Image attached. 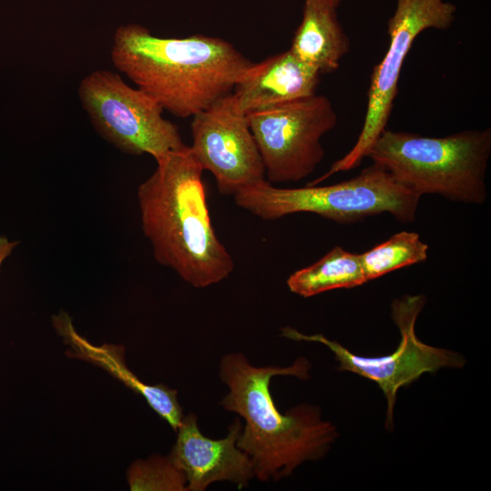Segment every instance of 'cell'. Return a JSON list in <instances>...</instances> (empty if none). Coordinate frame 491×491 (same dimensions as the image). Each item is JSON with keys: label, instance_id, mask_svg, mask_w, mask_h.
I'll list each match as a JSON object with an SVG mask.
<instances>
[{"label": "cell", "instance_id": "6", "mask_svg": "<svg viewBox=\"0 0 491 491\" xmlns=\"http://www.w3.org/2000/svg\"><path fill=\"white\" fill-rule=\"evenodd\" d=\"M77 95L95 132L125 154L156 159L186 145L161 105L115 71L93 70L80 81Z\"/></svg>", "mask_w": 491, "mask_h": 491}, {"label": "cell", "instance_id": "14", "mask_svg": "<svg viewBox=\"0 0 491 491\" xmlns=\"http://www.w3.org/2000/svg\"><path fill=\"white\" fill-rule=\"evenodd\" d=\"M336 8L305 3L302 21L289 50L320 75L336 71L349 51Z\"/></svg>", "mask_w": 491, "mask_h": 491}, {"label": "cell", "instance_id": "4", "mask_svg": "<svg viewBox=\"0 0 491 491\" xmlns=\"http://www.w3.org/2000/svg\"><path fill=\"white\" fill-rule=\"evenodd\" d=\"M491 129L466 130L443 137L385 129L366 154L419 195H439L473 205L485 203Z\"/></svg>", "mask_w": 491, "mask_h": 491}, {"label": "cell", "instance_id": "5", "mask_svg": "<svg viewBox=\"0 0 491 491\" xmlns=\"http://www.w3.org/2000/svg\"><path fill=\"white\" fill-rule=\"evenodd\" d=\"M233 196L238 206L263 220L312 213L340 224L383 213L401 223H412L421 197L376 164L351 179L330 185L278 188L265 179L241 188Z\"/></svg>", "mask_w": 491, "mask_h": 491}, {"label": "cell", "instance_id": "2", "mask_svg": "<svg viewBox=\"0 0 491 491\" xmlns=\"http://www.w3.org/2000/svg\"><path fill=\"white\" fill-rule=\"evenodd\" d=\"M137 188L141 226L157 263L196 288L217 284L234 261L212 225L204 169L190 145L156 159Z\"/></svg>", "mask_w": 491, "mask_h": 491}, {"label": "cell", "instance_id": "19", "mask_svg": "<svg viewBox=\"0 0 491 491\" xmlns=\"http://www.w3.org/2000/svg\"><path fill=\"white\" fill-rule=\"evenodd\" d=\"M341 1L342 0H305V3L336 8Z\"/></svg>", "mask_w": 491, "mask_h": 491}, {"label": "cell", "instance_id": "10", "mask_svg": "<svg viewBox=\"0 0 491 491\" xmlns=\"http://www.w3.org/2000/svg\"><path fill=\"white\" fill-rule=\"evenodd\" d=\"M192 118L190 147L204 171L214 175L220 194L234 195L266 179L247 116L237 110L231 94Z\"/></svg>", "mask_w": 491, "mask_h": 491}, {"label": "cell", "instance_id": "1", "mask_svg": "<svg viewBox=\"0 0 491 491\" xmlns=\"http://www.w3.org/2000/svg\"><path fill=\"white\" fill-rule=\"evenodd\" d=\"M110 58L136 87L182 118L231 94L255 64L225 39L204 35L159 37L138 24L116 28Z\"/></svg>", "mask_w": 491, "mask_h": 491}, {"label": "cell", "instance_id": "15", "mask_svg": "<svg viewBox=\"0 0 491 491\" xmlns=\"http://www.w3.org/2000/svg\"><path fill=\"white\" fill-rule=\"evenodd\" d=\"M366 282L360 254L336 246L313 265L293 273L286 284L291 292L309 297L333 289L358 286Z\"/></svg>", "mask_w": 491, "mask_h": 491}, {"label": "cell", "instance_id": "12", "mask_svg": "<svg viewBox=\"0 0 491 491\" xmlns=\"http://www.w3.org/2000/svg\"><path fill=\"white\" fill-rule=\"evenodd\" d=\"M320 75L288 49L255 63L235 84L231 95L237 110L247 115L315 95Z\"/></svg>", "mask_w": 491, "mask_h": 491}, {"label": "cell", "instance_id": "11", "mask_svg": "<svg viewBox=\"0 0 491 491\" xmlns=\"http://www.w3.org/2000/svg\"><path fill=\"white\" fill-rule=\"evenodd\" d=\"M241 430L236 418L225 438L211 439L200 432L195 415L183 416L169 456L185 474L187 491H204L218 481L232 482L238 488L248 485L255 473L251 458L236 446Z\"/></svg>", "mask_w": 491, "mask_h": 491}, {"label": "cell", "instance_id": "17", "mask_svg": "<svg viewBox=\"0 0 491 491\" xmlns=\"http://www.w3.org/2000/svg\"><path fill=\"white\" fill-rule=\"evenodd\" d=\"M132 491H187L186 478L170 456H152L136 460L128 469Z\"/></svg>", "mask_w": 491, "mask_h": 491}, {"label": "cell", "instance_id": "8", "mask_svg": "<svg viewBox=\"0 0 491 491\" xmlns=\"http://www.w3.org/2000/svg\"><path fill=\"white\" fill-rule=\"evenodd\" d=\"M456 12V5L444 0H396V8L387 24L389 45L371 75L366 112L358 138L346 155L308 185H319L338 172L354 169L366 157L374 142L386 128L401 69L415 39L426 29L450 27Z\"/></svg>", "mask_w": 491, "mask_h": 491}, {"label": "cell", "instance_id": "16", "mask_svg": "<svg viewBox=\"0 0 491 491\" xmlns=\"http://www.w3.org/2000/svg\"><path fill=\"white\" fill-rule=\"evenodd\" d=\"M428 245L416 232L402 231L360 254L367 282L405 266L425 262Z\"/></svg>", "mask_w": 491, "mask_h": 491}, {"label": "cell", "instance_id": "3", "mask_svg": "<svg viewBox=\"0 0 491 491\" xmlns=\"http://www.w3.org/2000/svg\"><path fill=\"white\" fill-rule=\"evenodd\" d=\"M310 366L305 357L286 367H257L241 353L221 360L220 377L229 389L221 404L245 420L236 446L249 456L261 481L278 480L306 461L322 458L337 437L318 407L305 404L282 414L271 396L274 376L308 379Z\"/></svg>", "mask_w": 491, "mask_h": 491}, {"label": "cell", "instance_id": "13", "mask_svg": "<svg viewBox=\"0 0 491 491\" xmlns=\"http://www.w3.org/2000/svg\"><path fill=\"white\" fill-rule=\"evenodd\" d=\"M57 332L71 347V353L109 372L135 393L142 396L149 406L176 430L184 416L177 401V391L165 385H147L126 366L123 348L117 346L90 344L75 329L70 316L61 312L53 317Z\"/></svg>", "mask_w": 491, "mask_h": 491}, {"label": "cell", "instance_id": "7", "mask_svg": "<svg viewBox=\"0 0 491 491\" xmlns=\"http://www.w3.org/2000/svg\"><path fill=\"white\" fill-rule=\"evenodd\" d=\"M426 304L422 295L405 296L392 303V319L401 334L396 350L386 356H357L321 334L306 335L292 327L282 329V335L295 341L317 342L327 346L339 363L340 371H349L375 382L386 399V426L394 427V407L396 394L425 373H435L445 367L462 368L466 359L460 354L422 342L416 335L415 325Z\"/></svg>", "mask_w": 491, "mask_h": 491}, {"label": "cell", "instance_id": "18", "mask_svg": "<svg viewBox=\"0 0 491 491\" xmlns=\"http://www.w3.org/2000/svg\"><path fill=\"white\" fill-rule=\"evenodd\" d=\"M17 244V241H12L6 236L0 235V269L5 260L13 253Z\"/></svg>", "mask_w": 491, "mask_h": 491}, {"label": "cell", "instance_id": "9", "mask_svg": "<svg viewBox=\"0 0 491 491\" xmlns=\"http://www.w3.org/2000/svg\"><path fill=\"white\" fill-rule=\"evenodd\" d=\"M246 116L271 184L310 175L324 158L322 137L337 123L330 100L316 94Z\"/></svg>", "mask_w": 491, "mask_h": 491}]
</instances>
